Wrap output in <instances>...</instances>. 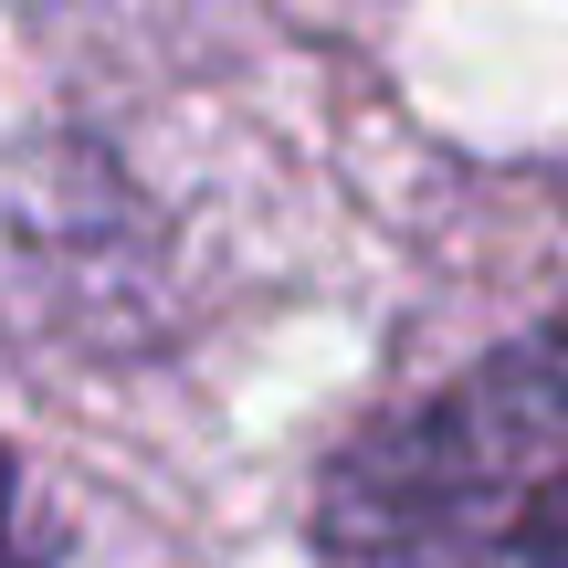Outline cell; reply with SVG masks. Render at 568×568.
Here are the masks:
<instances>
[{
  "mask_svg": "<svg viewBox=\"0 0 568 568\" xmlns=\"http://www.w3.org/2000/svg\"><path fill=\"white\" fill-rule=\"evenodd\" d=\"M326 568H568V305L326 464Z\"/></svg>",
  "mask_w": 568,
  "mask_h": 568,
  "instance_id": "obj_1",
  "label": "cell"
},
{
  "mask_svg": "<svg viewBox=\"0 0 568 568\" xmlns=\"http://www.w3.org/2000/svg\"><path fill=\"white\" fill-rule=\"evenodd\" d=\"M11 516L21 506H11V453H0V568H21V527H11Z\"/></svg>",
  "mask_w": 568,
  "mask_h": 568,
  "instance_id": "obj_2",
  "label": "cell"
}]
</instances>
